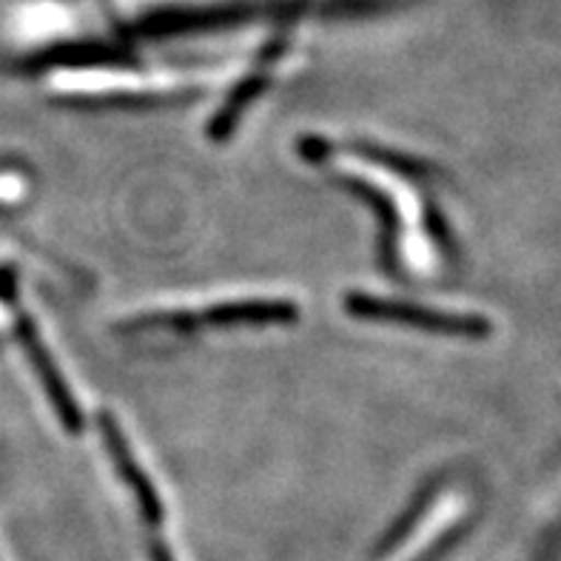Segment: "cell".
Here are the masks:
<instances>
[{
	"label": "cell",
	"instance_id": "1",
	"mask_svg": "<svg viewBox=\"0 0 561 561\" xmlns=\"http://www.w3.org/2000/svg\"><path fill=\"white\" fill-rule=\"evenodd\" d=\"M345 308L363 320L402 322V325L427 328V331H442V334H484L488 322L470 313H448L434 311V308L411 306V302H397V299H379L368 294H351L345 297Z\"/></svg>",
	"mask_w": 561,
	"mask_h": 561
},
{
	"label": "cell",
	"instance_id": "2",
	"mask_svg": "<svg viewBox=\"0 0 561 561\" xmlns=\"http://www.w3.org/2000/svg\"><path fill=\"white\" fill-rule=\"evenodd\" d=\"M18 334H21L23 348L28 351L32 363H35L37 377H41L43 388H46V393H49L51 405H55L60 422L69 427L71 434H80V427H83V416H80L78 402H75V397H71L69 388H66L64 377H60V370H57L51 354L46 351V345L41 342V336H37L35 322L28 320V317H21V320H18Z\"/></svg>",
	"mask_w": 561,
	"mask_h": 561
},
{
	"label": "cell",
	"instance_id": "3",
	"mask_svg": "<svg viewBox=\"0 0 561 561\" xmlns=\"http://www.w3.org/2000/svg\"><path fill=\"white\" fill-rule=\"evenodd\" d=\"M100 431H103V442H106V450L108 456H112V462L117 465V470H121L123 482L135 491V496L140 499V507L142 513L149 516V522H160L163 519V502H160V496H157L154 484L149 482V477H146V470L137 465L135 454H131V448H128L126 436H123L121 425L108 416V413H103L100 416Z\"/></svg>",
	"mask_w": 561,
	"mask_h": 561
},
{
	"label": "cell",
	"instance_id": "4",
	"mask_svg": "<svg viewBox=\"0 0 561 561\" xmlns=\"http://www.w3.org/2000/svg\"><path fill=\"white\" fill-rule=\"evenodd\" d=\"M297 320V306L283 302V299H251V302H222V306L208 308L203 317L194 320V325H231V322H294Z\"/></svg>",
	"mask_w": 561,
	"mask_h": 561
},
{
	"label": "cell",
	"instance_id": "5",
	"mask_svg": "<svg viewBox=\"0 0 561 561\" xmlns=\"http://www.w3.org/2000/svg\"><path fill=\"white\" fill-rule=\"evenodd\" d=\"M263 85H265V75H260V78L245 80V83H242L240 89L231 94V100H228L226 106L220 108V114H217V117L211 121V126H208V135H211V140H226V137L234 131L242 108L249 106L251 100L263 92Z\"/></svg>",
	"mask_w": 561,
	"mask_h": 561
},
{
	"label": "cell",
	"instance_id": "6",
	"mask_svg": "<svg viewBox=\"0 0 561 561\" xmlns=\"http://www.w3.org/2000/svg\"><path fill=\"white\" fill-rule=\"evenodd\" d=\"M154 561H171L169 553H165V548H160V545H154Z\"/></svg>",
	"mask_w": 561,
	"mask_h": 561
}]
</instances>
